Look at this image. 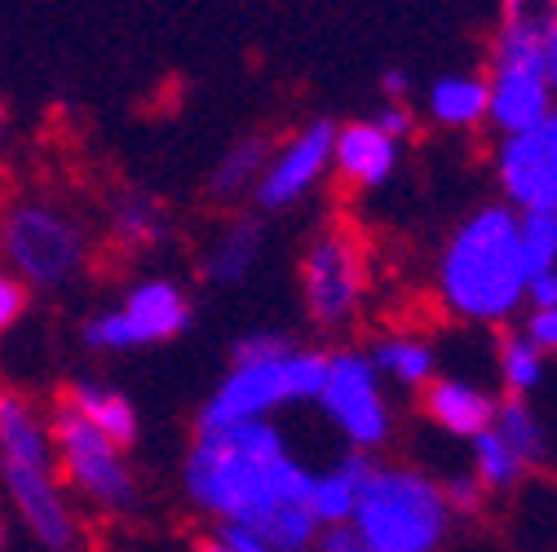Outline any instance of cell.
I'll return each instance as SVG.
<instances>
[{"label":"cell","mask_w":557,"mask_h":552,"mask_svg":"<svg viewBox=\"0 0 557 552\" xmlns=\"http://www.w3.org/2000/svg\"><path fill=\"white\" fill-rule=\"evenodd\" d=\"M310 477L314 468L278 421L203 429L182 455V495L213 522H261L278 509H306Z\"/></svg>","instance_id":"1"},{"label":"cell","mask_w":557,"mask_h":552,"mask_svg":"<svg viewBox=\"0 0 557 552\" xmlns=\"http://www.w3.org/2000/svg\"><path fill=\"white\" fill-rule=\"evenodd\" d=\"M527 279L522 217L500 199L478 203L434 261L438 305L469 327H509L527 305Z\"/></svg>","instance_id":"2"},{"label":"cell","mask_w":557,"mask_h":552,"mask_svg":"<svg viewBox=\"0 0 557 552\" xmlns=\"http://www.w3.org/2000/svg\"><path fill=\"white\" fill-rule=\"evenodd\" d=\"M451 526L434 473L403 460H372L350 517L368 552H443Z\"/></svg>","instance_id":"3"},{"label":"cell","mask_w":557,"mask_h":552,"mask_svg":"<svg viewBox=\"0 0 557 552\" xmlns=\"http://www.w3.org/2000/svg\"><path fill=\"white\" fill-rule=\"evenodd\" d=\"M327 372V350L293 344L265 363H231V372L213 385L195 411V434L226 429L244 421H274L288 406H314Z\"/></svg>","instance_id":"4"},{"label":"cell","mask_w":557,"mask_h":552,"mask_svg":"<svg viewBox=\"0 0 557 552\" xmlns=\"http://www.w3.org/2000/svg\"><path fill=\"white\" fill-rule=\"evenodd\" d=\"M0 256L27 292H58L89 269V230L53 199H14L0 213Z\"/></svg>","instance_id":"5"},{"label":"cell","mask_w":557,"mask_h":552,"mask_svg":"<svg viewBox=\"0 0 557 552\" xmlns=\"http://www.w3.org/2000/svg\"><path fill=\"white\" fill-rule=\"evenodd\" d=\"M486 124L500 137L535 128L548 120L553 89L544 76V40H540V14L527 18H500L492 36V62H486Z\"/></svg>","instance_id":"6"},{"label":"cell","mask_w":557,"mask_h":552,"mask_svg":"<svg viewBox=\"0 0 557 552\" xmlns=\"http://www.w3.org/2000/svg\"><path fill=\"white\" fill-rule=\"evenodd\" d=\"M301 310L319 331H345L368 305V252L350 222H323L297 261Z\"/></svg>","instance_id":"7"},{"label":"cell","mask_w":557,"mask_h":552,"mask_svg":"<svg viewBox=\"0 0 557 552\" xmlns=\"http://www.w3.org/2000/svg\"><path fill=\"white\" fill-rule=\"evenodd\" d=\"M314 411L332 425V434L341 438L345 451L381 455L394 442L398 416H394L389 389L376 376L368 350H355V344L327 350V372H323V389L314 398Z\"/></svg>","instance_id":"8"},{"label":"cell","mask_w":557,"mask_h":552,"mask_svg":"<svg viewBox=\"0 0 557 552\" xmlns=\"http://www.w3.org/2000/svg\"><path fill=\"white\" fill-rule=\"evenodd\" d=\"M49 442H53V468L62 473V487L76 491L85 504L102 513H133L143 491L120 447H111L94 425H85L66 402L49 411Z\"/></svg>","instance_id":"9"},{"label":"cell","mask_w":557,"mask_h":552,"mask_svg":"<svg viewBox=\"0 0 557 552\" xmlns=\"http://www.w3.org/2000/svg\"><path fill=\"white\" fill-rule=\"evenodd\" d=\"M195 323V301L177 279L151 274V279H137L120 305L98 310L85 318L81 340L94 354H133V350H151V344H169L177 336H186Z\"/></svg>","instance_id":"10"},{"label":"cell","mask_w":557,"mask_h":552,"mask_svg":"<svg viewBox=\"0 0 557 552\" xmlns=\"http://www.w3.org/2000/svg\"><path fill=\"white\" fill-rule=\"evenodd\" d=\"M332 120H310L297 133H288L284 142H274L265 173L252 190V209L257 217H284L323 186L332 173Z\"/></svg>","instance_id":"11"},{"label":"cell","mask_w":557,"mask_h":552,"mask_svg":"<svg viewBox=\"0 0 557 552\" xmlns=\"http://www.w3.org/2000/svg\"><path fill=\"white\" fill-rule=\"evenodd\" d=\"M492 173L513 213H557V106L535 128L500 137Z\"/></svg>","instance_id":"12"},{"label":"cell","mask_w":557,"mask_h":552,"mask_svg":"<svg viewBox=\"0 0 557 552\" xmlns=\"http://www.w3.org/2000/svg\"><path fill=\"white\" fill-rule=\"evenodd\" d=\"M0 491L10 495L14 513L32 530V539L45 552H76L81 548V517L72 509V495L58 481L53 464H18L0 460Z\"/></svg>","instance_id":"13"},{"label":"cell","mask_w":557,"mask_h":552,"mask_svg":"<svg viewBox=\"0 0 557 552\" xmlns=\"http://www.w3.org/2000/svg\"><path fill=\"white\" fill-rule=\"evenodd\" d=\"M496 406H500V393L486 389L469 376H456V372H438L425 389H421V416L447 434V438H478L482 429H492L496 421Z\"/></svg>","instance_id":"14"},{"label":"cell","mask_w":557,"mask_h":552,"mask_svg":"<svg viewBox=\"0 0 557 552\" xmlns=\"http://www.w3.org/2000/svg\"><path fill=\"white\" fill-rule=\"evenodd\" d=\"M403 164V147L372 124V120H345L332 133V173L355 190H381L394 181Z\"/></svg>","instance_id":"15"},{"label":"cell","mask_w":557,"mask_h":552,"mask_svg":"<svg viewBox=\"0 0 557 552\" xmlns=\"http://www.w3.org/2000/svg\"><path fill=\"white\" fill-rule=\"evenodd\" d=\"M265 248H270L265 217H235V222H226L213 239H208V248H203V261H199L203 284L208 288H244L252 274L261 269Z\"/></svg>","instance_id":"16"},{"label":"cell","mask_w":557,"mask_h":552,"mask_svg":"<svg viewBox=\"0 0 557 552\" xmlns=\"http://www.w3.org/2000/svg\"><path fill=\"white\" fill-rule=\"evenodd\" d=\"M372 460H376V455L345 451V447H341V455H336L332 464L314 468V477H310V495H306V509H310V517L319 522V530H323V526H350Z\"/></svg>","instance_id":"17"},{"label":"cell","mask_w":557,"mask_h":552,"mask_svg":"<svg viewBox=\"0 0 557 552\" xmlns=\"http://www.w3.org/2000/svg\"><path fill=\"white\" fill-rule=\"evenodd\" d=\"M62 402L72 406L85 425H94L111 447H120V451H133L137 438H143V416H137L133 398L111 389V385H102V380H72Z\"/></svg>","instance_id":"18"},{"label":"cell","mask_w":557,"mask_h":552,"mask_svg":"<svg viewBox=\"0 0 557 552\" xmlns=\"http://www.w3.org/2000/svg\"><path fill=\"white\" fill-rule=\"evenodd\" d=\"M278 137H270L265 128H252L244 137H235V142L218 155L213 173H208V199L213 203H226V209H235V203L252 199L261 173H265V160L274 151Z\"/></svg>","instance_id":"19"},{"label":"cell","mask_w":557,"mask_h":552,"mask_svg":"<svg viewBox=\"0 0 557 552\" xmlns=\"http://www.w3.org/2000/svg\"><path fill=\"white\" fill-rule=\"evenodd\" d=\"M368 359L376 367V376L394 389L407 393H421L434 376H438V350L434 340L416 336V331H385L368 344Z\"/></svg>","instance_id":"20"},{"label":"cell","mask_w":557,"mask_h":552,"mask_svg":"<svg viewBox=\"0 0 557 552\" xmlns=\"http://www.w3.org/2000/svg\"><path fill=\"white\" fill-rule=\"evenodd\" d=\"M425 115L443 133H473L486 124V76L482 72H443L425 89Z\"/></svg>","instance_id":"21"},{"label":"cell","mask_w":557,"mask_h":552,"mask_svg":"<svg viewBox=\"0 0 557 552\" xmlns=\"http://www.w3.org/2000/svg\"><path fill=\"white\" fill-rule=\"evenodd\" d=\"M169 235H173V217L156 190L133 186L111 203V239L124 252H156L169 243Z\"/></svg>","instance_id":"22"},{"label":"cell","mask_w":557,"mask_h":552,"mask_svg":"<svg viewBox=\"0 0 557 552\" xmlns=\"http://www.w3.org/2000/svg\"><path fill=\"white\" fill-rule=\"evenodd\" d=\"M0 460L18 464H53L49 421L32 406V398L0 389Z\"/></svg>","instance_id":"23"},{"label":"cell","mask_w":557,"mask_h":552,"mask_svg":"<svg viewBox=\"0 0 557 552\" xmlns=\"http://www.w3.org/2000/svg\"><path fill=\"white\" fill-rule=\"evenodd\" d=\"M492 429L505 438V447L522 460L527 473H535V468L548 464V455H553V438H548L544 416H540V411H535L527 398H500Z\"/></svg>","instance_id":"24"},{"label":"cell","mask_w":557,"mask_h":552,"mask_svg":"<svg viewBox=\"0 0 557 552\" xmlns=\"http://www.w3.org/2000/svg\"><path fill=\"white\" fill-rule=\"evenodd\" d=\"M544 367H548V359L518 327H505L496 336V376H500V389H505L500 398H527L531 402V393L544 385Z\"/></svg>","instance_id":"25"},{"label":"cell","mask_w":557,"mask_h":552,"mask_svg":"<svg viewBox=\"0 0 557 552\" xmlns=\"http://www.w3.org/2000/svg\"><path fill=\"white\" fill-rule=\"evenodd\" d=\"M469 473L482 481L486 495H513L522 481H527V468L522 460L505 447V438L496 429H482L478 438H469Z\"/></svg>","instance_id":"26"},{"label":"cell","mask_w":557,"mask_h":552,"mask_svg":"<svg viewBox=\"0 0 557 552\" xmlns=\"http://www.w3.org/2000/svg\"><path fill=\"white\" fill-rule=\"evenodd\" d=\"M518 217H522L527 269H531V274L557 269V213H518Z\"/></svg>","instance_id":"27"},{"label":"cell","mask_w":557,"mask_h":552,"mask_svg":"<svg viewBox=\"0 0 557 552\" xmlns=\"http://www.w3.org/2000/svg\"><path fill=\"white\" fill-rule=\"evenodd\" d=\"M438 487H443V500H447L451 522H478V517L486 513V504H492V495L482 491V481H478L469 468L438 477Z\"/></svg>","instance_id":"28"},{"label":"cell","mask_w":557,"mask_h":552,"mask_svg":"<svg viewBox=\"0 0 557 552\" xmlns=\"http://www.w3.org/2000/svg\"><path fill=\"white\" fill-rule=\"evenodd\" d=\"M293 336L288 331H278V327H252V331H244L235 344H231V363H265V359H274V354H284V350H293Z\"/></svg>","instance_id":"29"},{"label":"cell","mask_w":557,"mask_h":552,"mask_svg":"<svg viewBox=\"0 0 557 552\" xmlns=\"http://www.w3.org/2000/svg\"><path fill=\"white\" fill-rule=\"evenodd\" d=\"M368 120L389 137V142H398V147L411 142L416 128H421V120H416V106H411V102H381Z\"/></svg>","instance_id":"30"},{"label":"cell","mask_w":557,"mask_h":552,"mask_svg":"<svg viewBox=\"0 0 557 552\" xmlns=\"http://www.w3.org/2000/svg\"><path fill=\"white\" fill-rule=\"evenodd\" d=\"M27 288L14 279L10 269H0V336L5 331H14L18 323H23V314H27Z\"/></svg>","instance_id":"31"},{"label":"cell","mask_w":557,"mask_h":552,"mask_svg":"<svg viewBox=\"0 0 557 552\" xmlns=\"http://www.w3.org/2000/svg\"><path fill=\"white\" fill-rule=\"evenodd\" d=\"M518 331L535 344L544 359H557V305H553V310H531Z\"/></svg>","instance_id":"32"},{"label":"cell","mask_w":557,"mask_h":552,"mask_svg":"<svg viewBox=\"0 0 557 552\" xmlns=\"http://www.w3.org/2000/svg\"><path fill=\"white\" fill-rule=\"evenodd\" d=\"M213 535H218V543H222L226 552H270V543H265L248 522H218Z\"/></svg>","instance_id":"33"},{"label":"cell","mask_w":557,"mask_h":552,"mask_svg":"<svg viewBox=\"0 0 557 552\" xmlns=\"http://www.w3.org/2000/svg\"><path fill=\"white\" fill-rule=\"evenodd\" d=\"M310 552H368V543L350 526H323Z\"/></svg>","instance_id":"34"},{"label":"cell","mask_w":557,"mask_h":552,"mask_svg":"<svg viewBox=\"0 0 557 552\" xmlns=\"http://www.w3.org/2000/svg\"><path fill=\"white\" fill-rule=\"evenodd\" d=\"M540 40H544V76L557 102V14H540Z\"/></svg>","instance_id":"35"},{"label":"cell","mask_w":557,"mask_h":552,"mask_svg":"<svg viewBox=\"0 0 557 552\" xmlns=\"http://www.w3.org/2000/svg\"><path fill=\"white\" fill-rule=\"evenodd\" d=\"M527 305L531 310H553L557 305V269L531 274V279H527Z\"/></svg>","instance_id":"36"},{"label":"cell","mask_w":557,"mask_h":552,"mask_svg":"<svg viewBox=\"0 0 557 552\" xmlns=\"http://www.w3.org/2000/svg\"><path fill=\"white\" fill-rule=\"evenodd\" d=\"M376 85H381V102H407L411 98V76L403 66H385Z\"/></svg>","instance_id":"37"},{"label":"cell","mask_w":557,"mask_h":552,"mask_svg":"<svg viewBox=\"0 0 557 552\" xmlns=\"http://www.w3.org/2000/svg\"><path fill=\"white\" fill-rule=\"evenodd\" d=\"M535 5L540 0H500V18H527L535 14Z\"/></svg>","instance_id":"38"},{"label":"cell","mask_w":557,"mask_h":552,"mask_svg":"<svg viewBox=\"0 0 557 552\" xmlns=\"http://www.w3.org/2000/svg\"><path fill=\"white\" fill-rule=\"evenodd\" d=\"M190 552H226V548L218 543V535H213V530H208V535H199V539L190 543Z\"/></svg>","instance_id":"39"},{"label":"cell","mask_w":557,"mask_h":552,"mask_svg":"<svg viewBox=\"0 0 557 552\" xmlns=\"http://www.w3.org/2000/svg\"><path fill=\"white\" fill-rule=\"evenodd\" d=\"M10 142V111H5V102H0V147Z\"/></svg>","instance_id":"40"},{"label":"cell","mask_w":557,"mask_h":552,"mask_svg":"<svg viewBox=\"0 0 557 552\" xmlns=\"http://www.w3.org/2000/svg\"><path fill=\"white\" fill-rule=\"evenodd\" d=\"M0 552H5V517H0Z\"/></svg>","instance_id":"41"},{"label":"cell","mask_w":557,"mask_h":552,"mask_svg":"<svg viewBox=\"0 0 557 552\" xmlns=\"http://www.w3.org/2000/svg\"><path fill=\"white\" fill-rule=\"evenodd\" d=\"M548 14H557V0H548Z\"/></svg>","instance_id":"42"},{"label":"cell","mask_w":557,"mask_h":552,"mask_svg":"<svg viewBox=\"0 0 557 552\" xmlns=\"http://www.w3.org/2000/svg\"><path fill=\"white\" fill-rule=\"evenodd\" d=\"M306 552H310V548H306Z\"/></svg>","instance_id":"43"}]
</instances>
